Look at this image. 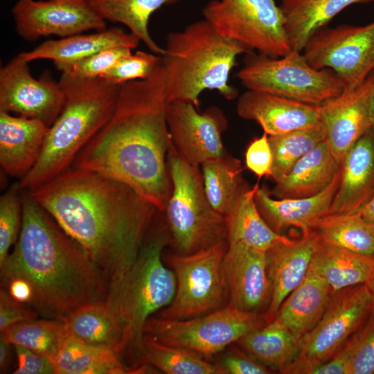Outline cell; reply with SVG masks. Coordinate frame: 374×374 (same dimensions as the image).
<instances>
[{
	"label": "cell",
	"instance_id": "obj_1",
	"mask_svg": "<svg viewBox=\"0 0 374 374\" xmlns=\"http://www.w3.org/2000/svg\"><path fill=\"white\" fill-rule=\"evenodd\" d=\"M28 191L84 249L109 287L136 261L158 211L129 185L74 166Z\"/></svg>",
	"mask_w": 374,
	"mask_h": 374
},
{
	"label": "cell",
	"instance_id": "obj_2",
	"mask_svg": "<svg viewBox=\"0 0 374 374\" xmlns=\"http://www.w3.org/2000/svg\"><path fill=\"white\" fill-rule=\"evenodd\" d=\"M168 103L161 61L148 78L121 85L112 116L71 166L115 178L164 211L172 192L167 165L172 144Z\"/></svg>",
	"mask_w": 374,
	"mask_h": 374
},
{
	"label": "cell",
	"instance_id": "obj_3",
	"mask_svg": "<svg viewBox=\"0 0 374 374\" xmlns=\"http://www.w3.org/2000/svg\"><path fill=\"white\" fill-rule=\"evenodd\" d=\"M1 269V286L21 279L32 290L29 306L62 321L78 308L105 301L109 283L84 249L27 190L19 238Z\"/></svg>",
	"mask_w": 374,
	"mask_h": 374
},
{
	"label": "cell",
	"instance_id": "obj_4",
	"mask_svg": "<svg viewBox=\"0 0 374 374\" xmlns=\"http://www.w3.org/2000/svg\"><path fill=\"white\" fill-rule=\"evenodd\" d=\"M58 81L64 93L62 109L48 128L37 162L18 182L21 189L33 190L70 168L115 110L121 84L65 73Z\"/></svg>",
	"mask_w": 374,
	"mask_h": 374
},
{
	"label": "cell",
	"instance_id": "obj_5",
	"mask_svg": "<svg viewBox=\"0 0 374 374\" xmlns=\"http://www.w3.org/2000/svg\"><path fill=\"white\" fill-rule=\"evenodd\" d=\"M244 45L221 35L205 19L170 33L161 55L168 103L181 100L199 106L206 89L233 100L238 90L229 84L237 57L251 52Z\"/></svg>",
	"mask_w": 374,
	"mask_h": 374
},
{
	"label": "cell",
	"instance_id": "obj_6",
	"mask_svg": "<svg viewBox=\"0 0 374 374\" xmlns=\"http://www.w3.org/2000/svg\"><path fill=\"white\" fill-rule=\"evenodd\" d=\"M170 241L166 227L152 228L139 256L125 275L109 287L106 304L124 331V353L140 359L147 320L167 307L176 292V278L163 263V251Z\"/></svg>",
	"mask_w": 374,
	"mask_h": 374
},
{
	"label": "cell",
	"instance_id": "obj_7",
	"mask_svg": "<svg viewBox=\"0 0 374 374\" xmlns=\"http://www.w3.org/2000/svg\"><path fill=\"white\" fill-rule=\"evenodd\" d=\"M167 165L172 192L164 211L178 253L190 254L226 241V217L210 204L199 166L185 160L173 143Z\"/></svg>",
	"mask_w": 374,
	"mask_h": 374
},
{
	"label": "cell",
	"instance_id": "obj_8",
	"mask_svg": "<svg viewBox=\"0 0 374 374\" xmlns=\"http://www.w3.org/2000/svg\"><path fill=\"white\" fill-rule=\"evenodd\" d=\"M301 53L292 50L272 57L249 52L235 76L247 89L317 106L344 91L343 80L334 71L314 68Z\"/></svg>",
	"mask_w": 374,
	"mask_h": 374
},
{
	"label": "cell",
	"instance_id": "obj_9",
	"mask_svg": "<svg viewBox=\"0 0 374 374\" xmlns=\"http://www.w3.org/2000/svg\"><path fill=\"white\" fill-rule=\"evenodd\" d=\"M266 324L264 316L240 310L229 303L188 319L151 316L144 326L143 338L188 349L208 358Z\"/></svg>",
	"mask_w": 374,
	"mask_h": 374
},
{
	"label": "cell",
	"instance_id": "obj_10",
	"mask_svg": "<svg viewBox=\"0 0 374 374\" xmlns=\"http://www.w3.org/2000/svg\"><path fill=\"white\" fill-rule=\"evenodd\" d=\"M373 308L374 297L366 283L335 292L321 319L299 339L294 359L282 373L312 374L361 327Z\"/></svg>",
	"mask_w": 374,
	"mask_h": 374
},
{
	"label": "cell",
	"instance_id": "obj_11",
	"mask_svg": "<svg viewBox=\"0 0 374 374\" xmlns=\"http://www.w3.org/2000/svg\"><path fill=\"white\" fill-rule=\"evenodd\" d=\"M227 242L190 254L165 257L176 278L173 300L157 316L168 319H188L225 306L229 299L222 263Z\"/></svg>",
	"mask_w": 374,
	"mask_h": 374
},
{
	"label": "cell",
	"instance_id": "obj_12",
	"mask_svg": "<svg viewBox=\"0 0 374 374\" xmlns=\"http://www.w3.org/2000/svg\"><path fill=\"white\" fill-rule=\"evenodd\" d=\"M202 15L221 35L251 51L272 57L292 51L283 13L274 0H211Z\"/></svg>",
	"mask_w": 374,
	"mask_h": 374
},
{
	"label": "cell",
	"instance_id": "obj_13",
	"mask_svg": "<svg viewBox=\"0 0 374 374\" xmlns=\"http://www.w3.org/2000/svg\"><path fill=\"white\" fill-rule=\"evenodd\" d=\"M302 53L315 69H330L345 89L355 88L374 71V20L362 26L322 28L307 41Z\"/></svg>",
	"mask_w": 374,
	"mask_h": 374
},
{
	"label": "cell",
	"instance_id": "obj_14",
	"mask_svg": "<svg viewBox=\"0 0 374 374\" xmlns=\"http://www.w3.org/2000/svg\"><path fill=\"white\" fill-rule=\"evenodd\" d=\"M17 55L0 69V111L37 119L48 127L59 116L64 93L59 81L45 70L38 79Z\"/></svg>",
	"mask_w": 374,
	"mask_h": 374
},
{
	"label": "cell",
	"instance_id": "obj_15",
	"mask_svg": "<svg viewBox=\"0 0 374 374\" xmlns=\"http://www.w3.org/2000/svg\"><path fill=\"white\" fill-rule=\"evenodd\" d=\"M17 33L34 42L42 37L61 38L106 28L87 0H17L11 10Z\"/></svg>",
	"mask_w": 374,
	"mask_h": 374
},
{
	"label": "cell",
	"instance_id": "obj_16",
	"mask_svg": "<svg viewBox=\"0 0 374 374\" xmlns=\"http://www.w3.org/2000/svg\"><path fill=\"white\" fill-rule=\"evenodd\" d=\"M166 119L175 149L190 164L199 166L226 154L222 135L227 120L219 107H210L199 113L192 103L171 101Z\"/></svg>",
	"mask_w": 374,
	"mask_h": 374
},
{
	"label": "cell",
	"instance_id": "obj_17",
	"mask_svg": "<svg viewBox=\"0 0 374 374\" xmlns=\"http://www.w3.org/2000/svg\"><path fill=\"white\" fill-rule=\"evenodd\" d=\"M374 71L359 86L320 106L329 148L340 164L355 143L373 127Z\"/></svg>",
	"mask_w": 374,
	"mask_h": 374
},
{
	"label": "cell",
	"instance_id": "obj_18",
	"mask_svg": "<svg viewBox=\"0 0 374 374\" xmlns=\"http://www.w3.org/2000/svg\"><path fill=\"white\" fill-rule=\"evenodd\" d=\"M227 244L222 271L229 303L240 310L259 314L269 305L271 298L267 252L240 243Z\"/></svg>",
	"mask_w": 374,
	"mask_h": 374
},
{
	"label": "cell",
	"instance_id": "obj_19",
	"mask_svg": "<svg viewBox=\"0 0 374 374\" xmlns=\"http://www.w3.org/2000/svg\"><path fill=\"white\" fill-rule=\"evenodd\" d=\"M318 242V236L310 231L298 240L279 242L267 250L271 298L264 315L267 323L275 319L283 302L305 278Z\"/></svg>",
	"mask_w": 374,
	"mask_h": 374
},
{
	"label": "cell",
	"instance_id": "obj_20",
	"mask_svg": "<svg viewBox=\"0 0 374 374\" xmlns=\"http://www.w3.org/2000/svg\"><path fill=\"white\" fill-rule=\"evenodd\" d=\"M236 111L240 117L256 122L268 136L320 123V106L249 89L238 98Z\"/></svg>",
	"mask_w": 374,
	"mask_h": 374
},
{
	"label": "cell",
	"instance_id": "obj_21",
	"mask_svg": "<svg viewBox=\"0 0 374 374\" xmlns=\"http://www.w3.org/2000/svg\"><path fill=\"white\" fill-rule=\"evenodd\" d=\"M341 175V166L331 183L321 192L303 198L274 199L264 186L255 193L257 208L269 226L280 233L293 226L302 233L312 230L319 220L329 214Z\"/></svg>",
	"mask_w": 374,
	"mask_h": 374
},
{
	"label": "cell",
	"instance_id": "obj_22",
	"mask_svg": "<svg viewBox=\"0 0 374 374\" xmlns=\"http://www.w3.org/2000/svg\"><path fill=\"white\" fill-rule=\"evenodd\" d=\"M48 127L42 121L0 111V165L11 177L23 178L37 162Z\"/></svg>",
	"mask_w": 374,
	"mask_h": 374
},
{
	"label": "cell",
	"instance_id": "obj_23",
	"mask_svg": "<svg viewBox=\"0 0 374 374\" xmlns=\"http://www.w3.org/2000/svg\"><path fill=\"white\" fill-rule=\"evenodd\" d=\"M374 193V139L371 129L346 154L330 213H353Z\"/></svg>",
	"mask_w": 374,
	"mask_h": 374
},
{
	"label": "cell",
	"instance_id": "obj_24",
	"mask_svg": "<svg viewBox=\"0 0 374 374\" xmlns=\"http://www.w3.org/2000/svg\"><path fill=\"white\" fill-rule=\"evenodd\" d=\"M141 40L131 32L120 27H112L97 32L77 34L60 39L41 43L30 51L18 55L28 62L51 60L54 65L69 64L90 56L101 50L112 47L136 48Z\"/></svg>",
	"mask_w": 374,
	"mask_h": 374
},
{
	"label": "cell",
	"instance_id": "obj_25",
	"mask_svg": "<svg viewBox=\"0 0 374 374\" xmlns=\"http://www.w3.org/2000/svg\"><path fill=\"white\" fill-rule=\"evenodd\" d=\"M333 294L311 263L305 278L285 299L275 318L299 340L321 319Z\"/></svg>",
	"mask_w": 374,
	"mask_h": 374
},
{
	"label": "cell",
	"instance_id": "obj_26",
	"mask_svg": "<svg viewBox=\"0 0 374 374\" xmlns=\"http://www.w3.org/2000/svg\"><path fill=\"white\" fill-rule=\"evenodd\" d=\"M341 164L333 157L326 140L305 154L278 181L272 195L276 199L303 198L324 190Z\"/></svg>",
	"mask_w": 374,
	"mask_h": 374
},
{
	"label": "cell",
	"instance_id": "obj_27",
	"mask_svg": "<svg viewBox=\"0 0 374 374\" xmlns=\"http://www.w3.org/2000/svg\"><path fill=\"white\" fill-rule=\"evenodd\" d=\"M258 183L241 189L226 214L227 244L240 243L267 251L274 244L290 239L274 231L260 215L254 199Z\"/></svg>",
	"mask_w": 374,
	"mask_h": 374
},
{
	"label": "cell",
	"instance_id": "obj_28",
	"mask_svg": "<svg viewBox=\"0 0 374 374\" xmlns=\"http://www.w3.org/2000/svg\"><path fill=\"white\" fill-rule=\"evenodd\" d=\"M70 336L87 344L124 353V331L105 301L91 303L62 320Z\"/></svg>",
	"mask_w": 374,
	"mask_h": 374
},
{
	"label": "cell",
	"instance_id": "obj_29",
	"mask_svg": "<svg viewBox=\"0 0 374 374\" xmlns=\"http://www.w3.org/2000/svg\"><path fill=\"white\" fill-rule=\"evenodd\" d=\"M333 292L374 278V256L319 242L311 262Z\"/></svg>",
	"mask_w": 374,
	"mask_h": 374
},
{
	"label": "cell",
	"instance_id": "obj_30",
	"mask_svg": "<svg viewBox=\"0 0 374 374\" xmlns=\"http://www.w3.org/2000/svg\"><path fill=\"white\" fill-rule=\"evenodd\" d=\"M374 0H281L285 29L292 50L302 52L307 41L341 11Z\"/></svg>",
	"mask_w": 374,
	"mask_h": 374
},
{
	"label": "cell",
	"instance_id": "obj_31",
	"mask_svg": "<svg viewBox=\"0 0 374 374\" xmlns=\"http://www.w3.org/2000/svg\"><path fill=\"white\" fill-rule=\"evenodd\" d=\"M299 339L278 319L247 333L235 344L260 362L282 373L294 359Z\"/></svg>",
	"mask_w": 374,
	"mask_h": 374
},
{
	"label": "cell",
	"instance_id": "obj_32",
	"mask_svg": "<svg viewBox=\"0 0 374 374\" xmlns=\"http://www.w3.org/2000/svg\"><path fill=\"white\" fill-rule=\"evenodd\" d=\"M103 20L125 25L153 53L162 55L164 48L152 37L148 28L151 15L163 6L181 0H87Z\"/></svg>",
	"mask_w": 374,
	"mask_h": 374
},
{
	"label": "cell",
	"instance_id": "obj_33",
	"mask_svg": "<svg viewBox=\"0 0 374 374\" xmlns=\"http://www.w3.org/2000/svg\"><path fill=\"white\" fill-rule=\"evenodd\" d=\"M116 352L67 337L54 362L56 374L129 373Z\"/></svg>",
	"mask_w": 374,
	"mask_h": 374
},
{
	"label": "cell",
	"instance_id": "obj_34",
	"mask_svg": "<svg viewBox=\"0 0 374 374\" xmlns=\"http://www.w3.org/2000/svg\"><path fill=\"white\" fill-rule=\"evenodd\" d=\"M201 166L206 197L215 211L226 216L246 184L241 161L226 154Z\"/></svg>",
	"mask_w": 374,
	"mask_h": 374
},
{
	"label": "cell",
	"instance_id": "obj_35",
	"mask_svg": "<svg viewBox=\"0 0 374 374\" xmlns=\"http://www.w3.org/2000/svg\"><path fill=\"white\" fill-rule=\"evenodd\" d=\"M327 244L374 256V230L357 213H330L312 230Z\"/></svg>",
	"mask_w": 374,
	"mask_h": 374
},
{
	"label": "cell",
	"instance_id": "obj_36",
	"mask_svg": "<svg viewBox=\"0 0 374 374\" xmlns=\"http://www.w3.org/2000/svg\"><path fill=\"white\" fill-rule=\"evenodd\" d=\"M12 345L34 350L54 362L69 336L62 321L49 319L29 320L14 324L1 332Z\"/></svg>",
	"mask_w": 374,
	"mask_h": 374
},
{
	"label": "cell",
	"instance_id": "obj_37",
	"mask_svg": "<svg viewBox=\"0 0 374 374\" xmlns=\"http://www.w3.org/2000/svg\"><path fill=\"white\" fill-rule=\"evenodd\" d=\"M141 363H147L167 374H224L218 364L195 352L143 338Z\"/></svg>",
	"mask_w": 374,
	"mask_h": 374
},
{
	"label": "cell",
	"instance_id": "obj_38",
	"mask_svg": "<svg viewBox=\"0 0 374 374\" xmlns=\"http://www.w3.org/2000/svg\"><path fill=\"white\" fill-rule=\"evenodd\" d=\"M268 138L273 155L271 177L276 182L285 176L297 161L325 141L326 133L320 122L314 126L268 136Z\"/></svg>",
	"mask_w": 374,
	"mask_h": 374
},
{
	"label": "cell",
	"instance_id": "obj_39",
	"mask_svg": "<svg viewBox=\"0 0 374 374\" xmlns=\"http://www.w3.org/2000/svg\"><path fill=\"white\" fill-rule=\"evenodd\" d=\"M18 183L0 197V267L19 238L22 223V196Z\"/></svg>",
	"mask_w": 374,
	"mask_h": 374
},
{
	"label": "cell",
	"instance_id": "obj_40",
	"mask_svg": "<svg viewBox=\"0 0 374 374\" xmlns=\"http://www.w3.org/2000/svg\"><path fill=\"white\" fill-rule=\"evenodd\" d=\"M127 47H112L101 50L90 56L69 64H57L55 68L73 77L93 78L100 77L118 61L132 53Z\"/></svg>",
	"mask_w": 374,
	"mask_h": 374
},
{
	"label": "cell",
	"instance_id": "obj_41",
	"mask_svg": "<svg viewBox=\"0 0 374 374\" xmlns=\"http://www.w3.org/2000/svg\"><path fill=\"white\" fill-rule=\"evenodd\" d=\"M161 61V55L137 51L121 59L100 78L118 85L132 80L145 79L152 74Z\"/></svg>",
	"mask_w": 374,
	"mask_h": 374
},
{
	"label": "cell",
	"instance_id": "obj_42",
	"mask_svg": "<svg viewBox=\"0 0 374 374\" xmlns=\"http://www.w3.org/2000/svg\"><path fill=\"white\" fill-rule=\"evenodd\" d=\"M346 342L351 353L348 374H374V308Z\"/></svg>",
	"mask_w": 374,
	"mask_h": 374
},
{
	"label": "cell",
	"instance_id": "obj_43",
	"mask_svg": "<svg viewBox=\"0 0 374 374\" xmlns=\"http://www.w3.org/2000/svg\"><path fill=\"white\" fill-rule=\"evenodd\" d=\"M246 167L257 177H270L272 173L273 155L268 135L253 139L247 145L244 153Z\"/></svg>",
	"mask_w": 374,
	"mask_h": 374
},
{
	"label": "cell",
	"instance_id": "obj_44",
	"mask_svg": "<svg viewBox=\"0 0 374 374\" xmlns=\"http://www.w3.org/2000/svg\"><path fill=\"white\" fill-rule=\"evenodd\" d=\"M38 312L28 305L12 298L8 291L0 290V332L10 326L37 318Z\"/></svg>",
	"mask_w": 374,
	"mask_h": 374
},
{
	"label": "cell",
	"instance_id": "obj_45",
	"mask_svg": "<svg viewBox=\"0 0 374 374\" xmlns=\"http://www.w3.org/2000/svg\"><path fill=\"white\" fill-rule=\"evenodd\" d=\"M17 357L15 374H55L52 361L45 356L19 345H13Z\"/></svg>",
	"mask_w": 374,
	"mask_h": 374
},
{
	"label": "cell",
	"instance_id": "obj_46",
	"mask_svg": "<svg viewBox=\"0 0 374 374\" xmlns=\"http://www.w3.org/2000/svg\"><path fill=\"white\" fill-rule=\"evenodd\" d=\"M224 374H267L270 370L249 355L233 350L228 352L217 364Z\"/></svg>",
	"mask_w": 374,
	"mask_h": 374
},
{
	"label": "cell",
	"instance_id": "obj_47",
	"mask_svg": "<svg viewBox=\"0 0 374 374\" xmlns=\"http://www.w3.org/2000/svg\"><path fill=\"white\" fill-rule=\"evenodd\" d=\"M10 295L18 301L29 305L32 299V290L27 283L21 279H14L3 286Z\"/></svg>",
	"mask_w": 374,
	"mask_h": 374
},
{
	"label": "cell",
	"instance_id": "obj_48",
	"mask_svg": "<svg viewBox=\"0 0 374 374\" xmlns=\"http://www.w3.org/2000/svg\"><path fill=\"white\" fill-rule=\"evenodd\" d=\"M12 344L0 334V373H4L9 366Z\"/></svg>",
	"mask_w": 374,
	"mask_h": 374
},
{
	"label": "cell",
	"instance_id": "obj_49",
	"mask_svg": "<svg viewBox=\"0 0 374 374\" xmlns=\"http://www.w3.org/2000/svg\"><path fill=\"white\" fill-rule=\"evenodd\" d=\"M374 230V193L371 199L357 212Z\"/></svg>",
	"mask_w": 374,
	"mask_h": 374
},
{
	"label": "cell",
	"instance_id": "obj_50",
	"mask_svg": "<svg viewBox=\"0 0 374 374\" xmlns=\"http://www.w3.org/2000/svg\"><path fill=\"white\" fill-rule=\"evenodd\" d=\"M367 285L368 286L373 297H374V278L372 279L371 280H370L369 282H368L367 283Z\"/></svg>",
	"mask_w": 374,
	"mask_h": 374
},
{
	"label": "cell",
	"instance_id": "obj_51",
	"mask_svg": "<svg viewBox=\"0 0 374 374\" xmlns=\"http://www.w3.org/2000/svg\"><path fill=\"white\" fill-rule=\"evenodd\" d=\"M373 127H374V99H373Z\"/></svg>",
	"mask_w": 374,
	"mask_h": 374
},
{
	"label": "cell",
	"instance_id": "obj_52",
	"mask_svg": "<svg viewBox=\"0 0 374 374\" xmlns=\"http://www.w3.org/2000/svg\"><path fill=\"white\" fill-rule=\"evenodd\" d=\"M374 2V1H373Z\"/></svg>",
	"mask_w": 374,
	"mask_h": 374
}]
</instances>
